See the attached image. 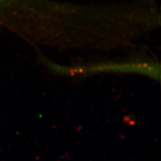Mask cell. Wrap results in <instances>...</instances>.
Segmentation results:
<instances>
[{"label": "cell", "instance_id": "obj_1", "mask_svg": "<svg viewBox=\"0 0 161 161\" xmlns=\"http://www.w3.org/2000/svg\"><path fill=\"white\" fill-rule=\"evenodd\" d=\"M48 67L53 72L60 75L71 76L75 75H89L97 73H138L148 75L160 80V65L155 62L128 61L107 62L93 64L77 65L75 67L63 66L47 61Z\"/></svg>", "mask_w": 161, "mask_h": 161}, {"label": "cell", "instance_id": "obj_2", "mask_svg": "<svg viewBox=\"0 0 161 161\" xmlns=\"http://www.w3.org/2000/svg\"><path fill=\"white\" fill-rule=\"evenodd\" d=\"M5 1H6V0H0V5L2 4Z\"/></svg>", "mask_w": 161, "mask_h": 161}]
</instances>
